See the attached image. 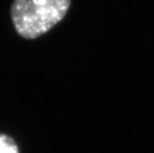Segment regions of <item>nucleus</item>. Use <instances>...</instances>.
<instances>
[{
  "label": "nucleus",
  "instance_id": "f257e3e1",
  "mask_svg": "<svg viewBox=\"0 0 154 153\" xmlns=\"http://www.w3.org/2000/svg\"><path fill=\"white\" fill-rule=\"evenodd\" d=\"M70 6L71 0H14L11 20L19 36L34 40L63 20Z\"/></svg>",
  "mask_w": 154,
  "mask_h": 153
},
{
  "label": "nucleus",
  "instance_id": "f03ea898",
  "mask_svg": "<svg viewBox=\"0 0 154 153\" xmlns=\"http://www.w3.org/2000/svg\"><path fill=\"white\" fill-rule=\"evenodd\" d=\"M0 153H19L17 144L10 136L0 134Z\"/></svg>",
  "mask_w": 154,
  "mask_h": 153
}]
</instances>
